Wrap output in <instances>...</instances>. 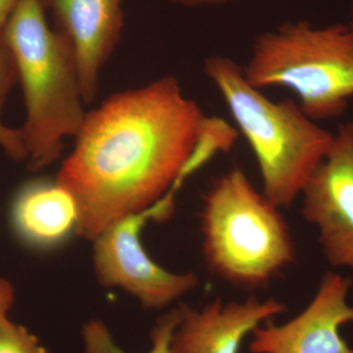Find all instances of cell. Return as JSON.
<instances>
[{
	"mask_svg": "<svg viewBox=\"0 0 353 353\" xmlns=\"http://www.w3.org/2000/svg\"><path fill=\"white\" fill-rule=\"evenodd\" d=\"M203 71L252 150L262 194L278 208H290L329 152L333 132L310 119L296 101H272L252 87L232 58L212 55Z\"/></svg>",
	"mask_w": 353,
	"mask_h": 353,
	"instance_id": "cell-3",
	"label": "cell"
},
{
	"mask_svg": "<svg viewBox=\"0 0 353 353\" xmlns=\"http://www.w3.org/2000/svg\"><path fill=\"white\" fill-rule=\"evenodd\" d=\"M75 50L85 105L94 101L101 72L119 43L123 0H41Z\"/></svg>",
	"mask_w": 353,
	"mask_h": 353,
	"instance_id": "cell-9",
	"label": "cell"
},
{
	"mask_svg": "<svg viewBox=\"0 0 353 353\" xmlns=\"http://www.w3.org/2000/svg\"><path fill=\"white\" fill-rule=\"evenodd\" d=\"M243 75L259 90L287 88L315 122L334 119L353 99V30L285 22L254 39Z\"/></svg>",
	"mask_w": 353,
	"mask_h": 353,
	"instance_id": "cell-5",
	"label": "cell"
},
{
	"mask_svg": "<svg viewBox=\"0 0 353 353\" xmlns=\"http://www.w3.org/2000/svg\"><path fill=\"white\" fill-rule=\"evenodd\" d=\"M0 353H48L38 338L22 325L0 318Z\"/></svg>",
	"mask_w": 353,
	"mask_h": 353,
	"instance_id": "cell-14",
	"label": "cell"
},
{
	"mask_svg": "<svg viewBox=\"0 0 353 353\" xmlns=\"http://www.w3.org/2000/svg\"><path fill=\"white\" fill-rule=\"evenodd\" d=\"M46 12L41 0H19L3 28L24 95L20 132L32 171L61 157L65 139L75 138L87 114L75 50Z\"/></svg>",
	"mask_w": 353,
	"mask_h": 353,
	"instance_id": "cell-2",
	"label": "cell"
},
{
	"mask_svg": "<svg viewBox=\"0 0 353 353\" xmlns=\"http://www.w3.org/2000/svg\"><path fill=\"white\" fill-rule=\"evenodd\" d=\"M352 280L328 272L305 308L282 325L266 323L252 333V353H353L341 327L353 323L347 297Z\"/></svg>",
	"mask_w": 353,
	"mask_h": 353,
	"instance_id": "cell-8",
	"label": "cell"
},
{
	"mask_svg": "<svg viewBox=\"0 0 353 353\" xmlns=\"http://www.w3.org/2000/svg\"><path fill=\"white\" fill-rule=\"evenodd\" d=\"M55 181L75 199L76 233L94 241L116 221L152 208L236 132L185 97L173 76L116 92L87 111Z\"/></svg>",
	"mask_w": 353,
	"mask_h": 353,
	"instance_id": "cell-1",
	"label": "cell"
},
{
	"mask_svg": "<svg viewBox=\"0 0 353 353\" xmlns=\"http://www.w3.org/2000/svg\"><path fill=\"white\" fill-rule=\"evenodd\" d=\"M18 83L17 66L12 52L4 38L3 29L0 30V114L7 97L14 85ZM0 148L14 160L22 162L27 160V152L20 129L7 127L0 118Z\"/></svg>",
	"mask_w": 353,
	"mask_h": 353,
	"instance_id": "cell-13",
	"label": "cell"
},
{
	"mask_svg": "<svg viewBox=\"0 0 353 353\" xmlns=\"http://www.w3.org/2000/svg\"><path fill=\"white\" fill-rule=\"evenodd\" d=\"M287 306L275 299L252 296L225 303L221 299L201 309L185 305L172 341L173 353H239L245 336L263 322L282 314Z\"/></svg>",
	"mask_w": 353,
	"mask_h": 353,
	"instance_id": "cell-10",
	"label": "cell"
},
{
	"mask_svg": "<svg viewBox=\"0 0 353 353\" xmlns=\"http://www.w3.org/2000/svg\"><path fill=\"white\" fill-rule=\"evenodd\" d=\"M201 228L206 264L230 284L266 287L296 260V246L280 208L239 167L209 188Z\"/></svg>",
	"mask_w": 353,
	"mask_h": 353,
	"instance_id": "cell-4",
	"label": "cell"
},
{
	"mask_svg": "<svg viewBox=\"0 0 353 353\" xmlns=\"http://www.w3.org/2000/svg\"><path fill=\"white\" fill-rule=\"evenodd\" d=\"M9 219L21 243L48 250L76 233L79 212L75 199L57 181L34 179L16 190Z\"/></svg>",
	"mask_w": 353,
	"mask_h": 353,
	"instance_id": "cell-11",
	"label": "cell"
},
{
	"mask_svg": "<svg viewBox=\"0 0 353 353\" xmlns=\"http://www.w3.org/2000/svg\"><path fill=\"white\" fill-rule=\"evenodd\" d=\"M173 205L170 194L152 208L116 221L92 241L95 275L102 285L119 288L152 310L167 307L196 289V274L167 270L148 255L141 241L145 225L167 219Z\"/></svg>",
	"mask_w": 353,
	"mask_h": 353,
	"instance_id": "cell-6",
	"label": "cell"
},
{
	"mask_svg": "<svg viewBox=\"0 0 353 353\" xmlns=\"http://www.w3.org/2000/svg\"><path fill=\"white\" fill-rule=\"evenodd\" d=\"M18 1L19 0H0V30L3 29Z\"/></svg>",
	"mask_w": 353,
	"mask_h": 353,
	"instance_id": "cell-17",
	"label": "cell"
},
{
	"mask_svg": "<svg viewBox=\"0 0 353 353\" xmlns=\"http://www.w3.org/2000/svg\"><path fill=\"white\" fill-rule=\"evenodd\" d=\"M15 303V289L6 279L0 278V318L8 315Z\"/></svg>",
	"mask_w": 353,
	"mask_h": 353,
	"instance_id": "cell-15",
	"label": "cell"
},
{
	"mask_svg": "<svg viewBox=\"0 0 353 353\" xmlns=\"http://www.w3.org/2000/svg\"><path fill=\"white\" fill-rule=\"evenodd\" d=\"M301 196V213L317 228L327 261L353 270V121L339 126Z\"/></svg>",
	"mask_w": 353,
	"mask_h": 353,
	"instance_id": "cell-7",
	"label": "cell"
},
{
	"mask_svg": "<svg viewBox=\"0 0 353 353\" xmlns=\"http://www.w3.org/2000/svg\"><path fill=\"white\" fill-rule=\"evenodd\" d=\"M348 25H350V27L353 30V2L352 6V15H350V22Z\"/></svg>",
	"mask_w": 353,
	"mask_h": 353,
	"instance_id": "cell-18",
	"label": "cell"
},
{
	"mask_svg": "<svg viewBox=\"0 0 353 353\" xmlns=\"http://www.w3.org/2000/svg\"><path fill=\"white\" fill-rule=\"evenodd\" d=\"M176 6L188 7V8H199V7L221 6L231 3L236 0H167Z\"/></svg>",
	"mask_w": 353,
	"mask_h": 353,
	"instance_id": "cell-16",
	"label": "cell"
},
{
	"mask_svg": "<svg viewBox=\"0 0 353 353\" xmlns=\"http://www.w3.org/2000/svg\"><path fill=\"white\" fill-rule=\"evenodd\" d=\"M185 305L171 309L157 320L150 333L148 353H173L172 341L183 315ZM83 353H126L115 343L108 327L101 320H90L82 329Z\"/></svg>",
	"mask_w": 353,
	"mask_h": 353,
	"instance_id": "cell-12",
	"label": "cell"
}]
</instances>
